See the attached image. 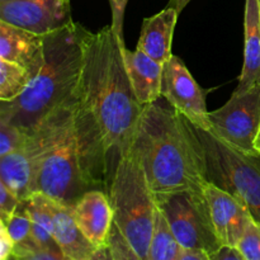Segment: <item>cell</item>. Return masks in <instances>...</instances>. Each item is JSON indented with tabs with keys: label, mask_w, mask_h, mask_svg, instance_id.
Instances as JSON below:
<instances>
[{
	"label": "cell",
	"mask_w": 260,
	"mask_h": 260,
	"mask_svg": "<svg viewBox=\"0 0 260 260\" xmlns=\"http://www.w3.org/2000/svg\"><path fill=\"white\" fill-rule=\"evenodd\" d=\"M203 192L207 198L216 233L222 245L238 246L241 236L253 220L251 213L245 205L213 183H206Z\"/></svg>",
	"instance_id": "8fae6325"
},
{
	"label": "cell",
	"mask_w": 260,
	"mask_h": 260,
	"mask_svg": "<svg viewBox=\"0 0 260 260\" xmlns=\"http://www.w3.org/2000/svg\"><path fill=\"white\" fill-rule=\"evenodd\" d=\"M12 258L22 260H66L62 254L38 245L33 238L24 243L15 244Z\"/></svg>",
	"instance_id": "603a6c76"
},
{
	"label": "cell",
	"mask_w": 260,
	"mask_h": 260,
	"mask_svg": "<svg viewBox=\"0 0 260 260\" xmlns=\"http://www.w3.org/2000/svg\"><path fill=\"white\" fill-rule=\"evenodd\" d=\"M194 128L205 149L208 182L245 205L260 223V152L240 151L211 132Z\"/></svg>",
	"instance_id": "8992f818"
},
{
	"label": "cell",
	"mask_w": 260,
	"mask_h": 260,
	"mask_svg": "<svg viewBox=\"0 0 260 260\" xmlns=\"http://www.w3.org/2000/svg\"><path fill=\"white\" fill-rule=\"evenodd\" d=\"M29 132L15 124L0 119V156L10 154L19 149L27 140Z\"/></svg>",
	"instance_id": "cb8c5ba5"
},
{
	"label": "cell",
	"mask_w": 260,
	"mask_h": 260,
	"mask_svg": "<svg viewBox=\"0 0 260 260\" xmlns=\"http://www.w3.org/2000/svg\"><path fill=\"white\" fill-rule=\"evenodd\" d=\"M107 246H108L109 253L113 260H140L134 246L121 233V230L114 225V222L112 225L111 233H109Z\"/></svg>",
	"instance_id": "d4e9b609"
},
{
	"label": "cell",
	"mask_w": 260,
	"mask_h": 260,
	"mask_svg": "<svg viewBox=\"0 0 260 260\" xmlns=\"http://www.w3.org/2000/svg\"><path fill=\"white\" fill-rule=\"evenodd\" d=\"M182 245L175 238L164 213L156 207L147 260H178Z\"/></svg>",
	"instance_id": "ffe728a7"
},
{
	"label": "cell",
	"mask_w": 260,
	"mask_h": 260,
	"mask_svg": "<svg viewBox=\"0 0 260 260\" xmlns=\"http://www.w3.org/2000/svg\"><path fill=\"white\" fill-rule=\"evenodd\" d=\"M24 203L30 221H32L33 240L43 248L62 254L53 238L50 197L42 192H35L27 201H24Z\"/></svg>",
	"instance_id": "d6986e66"
},
{
	"label": "cell",
	"mask_w": 260,
	"mask_h": 260,
	"mask_svg": "<svg viewBox=\"0 0 260 260\" xmlns=\"http://www.w3.org/2000/svg\"><path fill=\"white\" fill-rule=\"evenodd\" d=\"M259 2H260V0H259Z\"/></svg>",
	"instance_id": "836d02e7"
},
{
	"label": "cell",
	"mask_w": 260,
	"mask_h": 260,
	"mask_svg": "<svg viewBox=\"0 0 260 260\" xmlns=\"http://www.w3.org/2000/svg\"><path fill=\"white\" fill-rule=\"evenodd\" d=\"M131 152L144 169L152 193L203 189L205 149L190 121L172 106L144 107Z\"/></svg>",
	"instance_id": "7a4b0ae2"
},
{
	"label": "cell",
	"mask_w": 260,
	"mask_h": 260,
	"mask_svg": "<svg viewBox=\"0 0 260 260\" xmlns=\"http://www.w3.org/2000/svg\"><path fill=\"white\" fill-rule=\"evenodd\" d=\"M212 260H244V256L236 246L222 245L212 256Z\"/></svg>",
	"instance_id": "f546056e"
},
{
	"label": "cell",
	"mask_w": 260,
	"mask_h": 260,
	"mask_svg": "<svg viewBox=\"0 0 260 260\" xmlns=\"http://www.w3.org/2000/svg\"><path fill=\"white\" fill-rule=\"evenodd\" d=\"M189 2L190 0H169V3H168V7L174 8V9L178 10V13H180L185 7H187L188 3Z\"/></svg>",
	"instance_id": "1f68e13d"
},
{
	"label": "cell",
	"mask_w": 260,
	"mask_h": 260,
	"mask_svg": "<svg viewBox=\"0 0 260 260\" xmlns=\"http://www.w3.org/2000/svg\"><path fill=\"white\" fill-rule=\"evenodd\" d=\"M128 0H109L112 12V29L116 33L119 40L124 41L123 38V19L124 12Z\"/></svg>",
	"instance_id": "83f0119b"
},
{
	"label": "cell",
	"mask_w": 260,
	"mask_h": 260,
	"mask_svg": "<svg viewBox=\"0 0 260 260\" xmlns=\"http://www.w3.org/2000/svg\"><path fill=\"white\" fill-rule=\"evenodd\" d=\"M255 149H256V151L260 152V131L258 135V139H256V141H255Z\"/></svg>",
	"instance_id": "d6a6232c"
},
{
	"label": "cell",
	"mask_w": 260,
	"mask_h": 260,
	"mask_svg": "<svg viewBox=\"0 0 260 260\" xmlns=\"http://www.w3.org/2000/svg\"><path fill=\"white\" fill-rule=\"evenodd\" d=\"M107 194L113 222L134 246L140 260H147L156 205L146 175L131 151L116 159Z\"/></svg>",
	"instance_id": "5b68a950"
},
{
	"label": "cell",
	"mask_w": 260,
	"mask_h": 260,
	"mask_svg": "<svg viewBox=\"0 0 260 260\" xmlns=\"http://www.w3.org/2000/svg\"><path fill=\"white\" fill-rule=\"evenodd\" d=\"M124 41L111 25L89 30L79 96L90 111L111 156L128 154L144 107L136 98L122 55Z\"/></svg>",
	"instance_id": "6da1fadb"
},
{
	"label": "cell",
	"mask_w": 260,
	"mask_h": 260,
	"mask_svg": "<svg viewBox=\"0 0 260 260\" xmlns=\"http://www.w3.org/2000/svg\"><path fill=\"white\" fill-rule=\"evenodd\" d=\"M154 200L180 245L206 251L212 260L222 243L216 233L203 189L154 193Z\"/></svg>",
	"instance_id": "52a82bcc"
},
{
	"label": "cell",
	"mask_w": 260,
	"mask_h": 260,
	"mask_svg": "<svg viewBox=\"0 0 260 260\" xmlns=\"http://www.w3.org/2000/svg\"><path fill=\"white\" fill-rule=\"evenodd\" d=\"M35 154L28 134L27 140L19 149L0 156V182L15 193L20 201H27L35 193Z\"/></svg>",
	"instance_id": "e0dca14e"
},
{
	"label": "cell",
	"mask_w": 260,
	"mask_h": 260,
	"mask_svg": "<svg viewBox=\"0 0 260 260\" xmlns=\"http://www.w3.org/2000/svg\"><path fill=\"white\" fill-rule=\"evenodd\" d=\"M22 201L4 183L0 182V221L9 220L19 208Z\"/></svg>",
	"instance_id": "4316f807"
},
{
	"label": "cell",
	"mask_w": 260,
	"mask_h": 260,
	"mask_svg": "<svg viewBox=\"0 0 260 260\" xmlns=\"http://www.w3.org/2000/svg\"><path fill=\"white\" fill-rule=\"evenodd\" d=\"M52 233L66 260H94L101 248L85 238L76 223L71 207L50 197Z\"/></svg>",
	"instance_id": "5bb4252c"
},
{
	"label": "cell",
	"mask_w": 260,
	"mask_h": 260,
	"mask_svg": "<svg viewBox=\"0 0 260 260\" xmlns=\"http://www.w3.org/2000/svg\"><path fill=\"white\" fill-rule=\"evenodd\" d=\"M75 95L48 113L32 131L35 192H42L73 208L89 190L83 178L75 131Z\"/></svg>",
	"instance_id": "277c9868"
},
{
	"label": "cell",
	"mask_w": 260,
	"mask_h": 260,
	"mask_svg": "<svg viewBox=\"0 0 260 260\" xmlns=\"http://www.w3.org/2000/svg\"><path fill=\"white\" fill-rule=\"evenodd\" d=\"M161 98L194 126L210 131V117L206 106V94L185 63L173 55L162 65Z\"/></svg>",
	"instance_id": "9c48e42d"
},
{
	"label": "cell",
	"mask_w": 260,
	"mask_h": 260,
	"mask_svg": "<svg viewBox=\"0 0 260 260\" xmlns=\"http://www.w3.org/2000/svg\"><path fill=\"white\" fill-rule=\"evenodd\" d=\"M244 63L234 93H243L260 85V2L245 0L244 14Z\"/></svg>",
	"instance_id": "ac0fdd59"
},
{
	"label": "cell",
	"mask_w": 260,
	"mask_h": 260,
	"mask_svg": "<svg viewBox=\"0 0 260 260\" xmlns=\"http://www.w3.org/2000/svg\"><path fill=\"white\" fill-rule=\"evenodd\" d=\"M0 58L22 66L35 79L45 61V37L0 20Z\"/></svg>",
	"instance_id": "7c38bea8"
},
{
	"label": "cell",
	"mask_w": 260,
	"mask_h": 260,
	"mask_svg": "<svg viewBox=\"0 0 260 260\" xmlns=\"http://www.w3.org/2000/svg\"><path fill=\"white\" fill-rule=\"evenodd\" d=\"M3 223L7 226L8 233L10 234L15 244L24 243V241L32 239V221H30L29 215L27 212L24 201H22L17 212L9 220Z\"/></svg>",
	"instance_id": "7402d4cb"
},
{
	"label": "cell",
	"mask_w": 260,
	"mask_h": 260,
	"mask_svg": "<svg viewBox=\"0 0 260 260\" xmlns=\"http://www.w3.org/2000/svg\"><path fill=\"white\" fill-rule=\"evenodd\" d=\"M178 260H211L210 255L206 251L200 250V249L192 248H180Z\"/></svg>",
	"instance_id": "4dcf8cb0"
},
{
	"label": "cell",
	"mask_w": 260,
	"mask_h": 260,
	"mask_svg": "<svg viewBox=\"0 0 260 260\" xmlns=\"http://www.w3.org/2000/svg\"><path fill=\"white\" fill-rule=\"evenodd\" d=\"M244 260H260V223L258 221H250L245 233L241 236L238 246Z\"/></svg>",
	"instance_id": "484cf974"
},
{
	"label": "cell",
	"mask_w": 260,
	"mask_h": 260,
	"mask_svg": "<svg viewBox=\"0 0 260 260\" xmlns=\"http://www.w3.org/2000/svg\"><path fill=\"white\" fill-rule=\"evenodd\" d=\"M213 136L244 152H259L255 141L260 131V85L233 93L221 108L208 113Z\"/></svg>",
	"instance_id": "ba28073f"
},
{
	"label": "cell",
	"mask_w": 260,
	"mask_h": 260,
	"mask_svg": "<svg viewBox=\"0 0 260 260\" xmlns=\"http://www.w3.org/2000/svg\"><path fill=\"white\" fill-rule=\"evenodd\" d=\"M177 9L167 7L152 17L142 20L141 35L137 47L146 55L164 65L173 56L172 45L175 24L178 20Z\"/></svg>",
	"instance_id": "2e32d148"
},
{
	"label": "cell",
	"mask_w": 260,
	"mask_h": 260,
	"mask_svg": "<svg viewBox=\"0 0 260 260\" xmlns=\"http://www.w3.org/2000/svg\"><path fill=\"white\" fill-rule=\"evenodd\" d=\"M0 20L45 36L74 22L71 0H0Z\"/></svg>",
	"instance_id": "30bf717a"
},
{
	"label": "cell",
	"mask_w": 260,
	"mask_h": 260,
	"mask_svg": "<svg viewBox=\"0 0 260 260\" xmlns=\"http://www.w3.org/2000/svg\"><path fill=\"white\" fill-rule=\"evenodd\" d=\"M14 245L15 243L12 236H10V234L8 233L7 226L0 221V260L12 258Z\"/></svg>",
	"instance_id": "f1b7e54d"
},
{
	"label": "cell",
	"mask_w": 260,
	"mask_h": 260,
	"mask_svg": "<svg viewBox=\"0 0 260 260\" xmlns=\"http://www.w3.org/2000/svg\"><path fill=\"white\" fill-rule=\"evenodd\" d=\"M32 76L22 66L0 58V102L19 98L32 83Z\"/></svg>",
	"instance_id": "44dd1931"
},
{
	"label": "cell",
	"mask_w": 260,
	"mask_h": 260,
	"mask_svg": "<svg viewBox=\"0 0 260 260\" xmlns=\"http://www.w3.org/2000/svg\"><path fill=\"white\" fill-rule=\"evenodd\" d=\"M122 55L137 101L142 106L159 101L161 98V63L139 48L129 51L122 46Z\"/></svg>",
	"instance_id": "9a60e30c"
},
{
	"label": "cell",
	"mask_w": 260,
	"mask_h": 260,
	"mask_svg": "<svg viewBox=\"0 0 260 260\" xmlns=\"http://www.w3.org/2000/svg\"><path fill=\"white\" fill-rule=\"evenodd\" d=\"M76 223L85 238L96 248H104L113 225V210L107 193L89 189L73 206Z\"/></svg>",
	"instance_id": "4fadbf2b"
},
{
	"label": "cell",
	"mask_w": 260,
	"mask_h": 260,
	"mask_svg": "<svg viewBox=\"0 0 260 260\" xmlns=\"http://www.w3.org/2000/svg\"><path fill=\"white\" fill-rule=\"evenodd\" d=\"M89 30L73 22L45 35V61L27 90L13 102H2L0 119L30 132L48 113L75 95L85 61Z\"/></svg>",
	"instance_id": "3957f363"
}]
</instances>
